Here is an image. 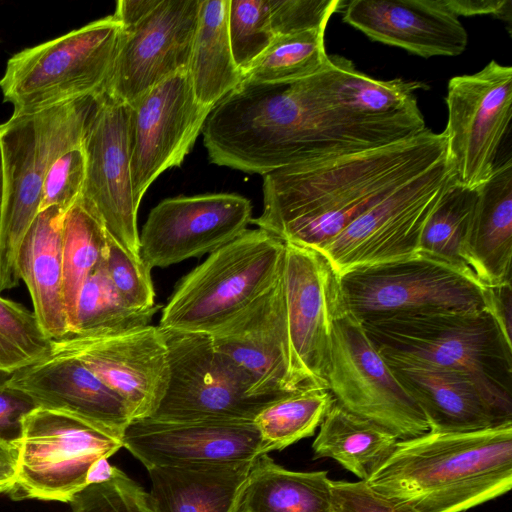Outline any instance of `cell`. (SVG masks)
<instances>
[{
	"label": "cell",
	"mask_w": 512,
	"mask_h": 512,
	"mask_svg": "<svg viewBox=\"0 0 512 512\" xmlns=\"http://www.w3.org/2000/svg\"><path fill=\"white\" fill-rule=\"evenodd\" d=\"M446 158L443 132L314 159L263 175V212L251 223L319 251L397 188Z\"/></svg>",
	"instance_id": "obj_1"
},
{
	"label": "cell",
	"mask_w": 512,
	"mask_h": 512,
	"mask_svg": "<svg viewBox=\"0 0 512 512\" xmlns=\"http://www.w3.org/2000/svg\"><path fill=\"white\" fill-rule=\"evenodd\" d=\"M411 512H465L512 486V422L398 440L365 481Z\"/></svg>",
	"instance_id": "obj_2"
},
{
	"label": "cell",
	"mask_w": 512,
	"mask_h": 512,
	"mask_svg": "<svg viewBox=\"0 0 512 512\" xmlns=\"http://www.w3.org/2000/svg\"><path fill=\"white\" fill-rule=\"evenodd\" d=\"M361 323L382 356L465 373L512 416V342L486 309L402 312Z\"/></svg>",
	"instance_id": "obj_3"
},
{
	"label": "cell",
	"mask_w": 512,
	"mask_h": 512,
	"mask_svg": "<svg viewBox=\"0 0 512 512\" xmlns=\"http://www.w3.org/2000/svg\"><path fill=\"white\" fill-rule=\"evenodd\" d=\"M95 97H84L0 124L5 197L0 225V292L18 286V252L40 212L52 162L82 143Z\"/></svg>",
	"instance_id": "obj_4"
},
{
	"label": "cell",
	"mask_w": 512,
	"mask_h": 512,
	"mask_svg": "<svg viewBox=\"0 0 512 512\" xmlns=\"http://www.w3.org/2000/svg\"><path fill=\"white\" fill-rule=\"evenodd\" d=\"M122 35L112 14L14 54L0 79L12 115L33 114L101 94L110 78Z\"/></svg>",
	"instance_id": "obj_5"
},
{
	"label": "cell",
	"mask_w": 512,
	"mask_h": 512,
	"mask_svg": "<svg viewBox=\"0 0 512 512\" xmlns=\"http://www.w3.org/2000/svg\"><path fill=\"white\" fill-rule=\"evenodd\" d=\"M284 251L285 243L269 232L245 230L180 280L158 326L212 332L274 284Z\"/></svg>",
	"instance_id": "obj_6"
},
{
	"label": "cell",
	"mask_w": 512,
	"mask_h": 512,
	"mask_svg": "<svg viewBox=\"0 0 512 512\" xmlns=\"http://www.w3.org/2000/svg\"><path fill=\"white\" fill-rule=\"evenodd\" d=\"M161 330L168 349L169 381L148 418L254 422L265 407L282 397L253 395L248 381L214 348L209 333Z\"/></svg>",
	"instance_id": "obj_7"
},
{
	"label": "cell",
	"mask_w": 512,
	"mask_h": 512,
	"mask_svg": "<svg viewBox=\"0 0 512 512\" xmlns=\"http://www.w3.org/2000/svg\"><path fill=\"white\" fill-rule=\"evenodd\" d=\"M339 280L346 309L361 322L430 309H485L484 285L472 272L421 252L351 269Z\"/></svg>",
	"instance_id": "obj_8"
},
{
	"label": "cell",
	"mask_w": 512,
	"mask_h": 512,
	"mask_svg": "<svg viewBox=\"0 0 512 512\" xmlns=\"http://www.w3.org/2000/svg\"><path fill=\"white\" fill-rule=\"evenodd\" d=\"M17 447L12 497L69 503L88 485L92 466L123 443L75 415L37 408L25 418Z\"/></svg>",
	"instance_id": "obj_9"
},
{
	"label": "cell",
	"mask_w": 512,
	"mask_h": 512,
	"mask_svg": "<svg viewBox=\"0 0 512 512\" xmlns=\"http://www.w3.org/2000/svg\"><path fill=\"white\" fill-rule=\"evenodd\" d=\"M327 385L337 404L398 440L429 432L421 408L347 309L334 321Z\"/></svg>",
	"instance_id": "obj_10"
},
{
	"label": "cell",
	"mask_w": 512,
	"mask_h": 512,
	"mask_svg": "<svg viewBox=\"0 0 512 512\" xmlns=\"http://www.w3.org/2000/svg\"><path fill=\"white\" fill-rule=\"evenodd\" d=\"M446 159L452 178L478 188L493 173L512 117V67L490 61L480 71L452 77L445 97Z\"/></svg>",
	"instance_id": "obj_11"
},
{
	"label": "cell",
	"mask_w": 512,
	"mask_h": 512,
	"mask_svg": "<svg viewBox=\"0 0 512 512\" xmlns=\"http://www.w3.org/2000/svg\"><path fill=\"white\" fill-rule=\"evenodd\" d=\"M451 178L445 158L364 212L319 252L338 275L418 253L424 225Z\"/></svg>",
	"instance_id": "obj_12"
},
{
	"label": "cell",
	"mask_w": 512,
	"mask_h": 512,
	"mask_svg": "<svg viewBox=\"0 0 512 512\" xmlns=\"http://www.w3.org/2000/svg\"><path fill=\"white\" fill-rule=\"evenodd\" d=\"M281 279L296 383L328 389L333 325L346 309L339 275L321 252L285 243Z\"/></svg>",
	"instance_id": "obj_13"
},
{
	"label": "cell",
	"mask_w": 512,
	"mask_h": 512,
	"mask_svg": "<svg viewBox=\"0 0 512 512\" xmlns=\"http://www.w3.org/2000/svg\"><path fill=\"white\" fill-rule=\"evenodd\" d=\"M130 105L106 92L94 98L82 138L86 158L81 198L108 234L141 261L137 211L132 190L129 137Z\"/></svg>",
	"instance_id": "obj_14"
},
{
	"label": "cell",
	"mask_w": 512,
	"mask_h": 512,
	"mask_svg": "<svg viewBox=\"0 0 512 512\" xmlns=\"http://www.w3.org/2000/svg\"><path fill=\"white\" fill-rule=\"evenodd\" d=\"M130 105V166L137 206L158 176L179 167L212 108L195 98L187 71L153 86Z\"/></svg>",
	"instance_id": "obj_15"
},
{
	"label": "cell",
	"mask_w": 512,
	"mask_h": 512,
	"mask_svg": "<svg viewBox=\"0 0 512 512\" xmlns=\"http://www.w3.org/2000/svg\"><path fill=\"white\" fill-rule=\"evenodd\" d=\"M202 0H152L122 35L103 92L131 104L153 86L187 71Z\"/></svg>",
	"instance_id": "obj_16"
},
{
	"label": "cell",
	"mask_w": 512,
	"mask_h": 512,
	"mask_svg": "<svg viewBox=\"0 0 512 512\" xmlns=\"http://www.w3.org/2000/svg\"><path fill=\"white\" fill-rule=\"evenodd\" d=\"M52 353L79 359L123 399L132 421L151 417L168 385V349L159 326L70 334L53 340Z\"/></svg>",
	"instance_id": "obj_17"
},
{
	"label": "cell",
	"mask_w": 512,
	"mask_h": 512,
	"mask_svg": "<svg viewBox=\"0 0 512 512\" xmlns=\"http://www.w3.org/2000/svg\"><path fill=\"white\" fill-rule=\"evenodd\" d=\"M250 201L235 193L177 196L158 203L139 233V254L150 270L211 254L251 223Z\"/></svg>",
	"instance_id": "obj_18"
},
{
	"label": "cell",
	"mask_w": 512,
	"mask_h": 512,
	"mask_svg": "<svg viewBox=\"0 0 512 512\" xmlns=\"http://www.w3.org/2000/svg\"><path fill=\"white\" fill-rule=\"evenodd\" d=\"M209 334L214 348L248 381L253 395L280 397L301 389L293 371L281 274L262 295Z\"/></svg>",
	"instance_id": "obj_19"
},
{
	"label": "cell",
	"mask_w": 512,
	"mask_h": 512,
	"mask_svg": "<svg viewBox=\"0 0 512 512\" xmlns=\"http://www.w3.org/2000/svg\"><path fill=\"white\" fill-rule=\"evenodd\" d=\"M123 448L146 469L255 460L267 454L254 422L133 420Z\"/></svg>",
	"instance_id": "obj_20"
},
{
	"label": "cell",
	"mask_w": 512,
	"mask_h": 512,
	"mask_svg": "<svg viewBox=\"0 0 512 512\" xmlns=\"http://www.w3.org/2000/svg\"><path fill=\"white\" fill-rule=\"evenodd\" d=\"M38 408L67 412L122 441L132 417L123 399L74 356L49 357L9 376Z\"/></svg>",
	"instance_id": "obj_21"
},
{
	"label": "cell",
	"mask_w": 512,
	"mask_h": 512,
	"mask_svg": "<svg viewBox=\"0 0 512 512\" xmlns=\"http://www.w3.org/2000/svg\"><path fill=\"white\" fill-rule=\"evenodd\" d=\"M343 21L374 41L425 58L460 55L468 41L440 0H353L345 2Z\"/></svg>",
	"instance_id": "obj_22"
},
{
	"label": "cell",
	"mask_w": 512,
	"mask_h": 512,
	"mask_svg": "<svg viewBox=\"0 0 512 512\" xmlns=\"http://www.w3.org/2000/svg\"><path fill=\"white\" fill-rule=\"evenodd\" d=\"M391 371L424 413L430 432H466L512 422L460 371L396 357H385Z\"/></svg>",
	"instance_id": "obj_23"
},
{
	"label": "cell",
	"mask_w": 512,
	"mask_h": 512,
	"mask_svg": "<svg viewBox=\"0 0 512 512\" xmlns=\"http://www.w3.org/2000/svg\"><path fill=\"white\" fill-rule=\"evenodd\" d=\"M65 213L58 207L40 211L22 240L17 260L19 277L28 288L33 312L52 340L70 334L61 250Z\"/></svg>",
	"instance_id": "obj_24"
},
{
	"label": "cell",
	"mask_w": 512,
	"mask_h": 512,
	"mask_svg": "<svg viewBox=\"0 0 512 512\" xmlns=\"http://www.w3.org/2000/svg\"><path fill=\"white\" fill-rule=\"evenodd\" d=\"M254 460L147 469L154 512H239Z\"/></svg>",
	"instance_id": "obj_25"
},
{
	"label": "cell",
	"mask_w": 512,
	"mask_h": 512,
	"mask_svg": "<svg viewBox=\"0 0 512 512\" xmlns=\"http://www.w3.org/2000/svg\"><path fill=\"white\" fill-rule=\"evenodd\" d=\"M464 260L483 285L511 281L512 160L501 161L478 187Z\"/></svg>",
	"instance_id": "obj_26"
},
{
	"label": "cell",
	"mask_w": 512,
	"mask_h": 512,
	"mask_svg": "<svg viewBox=\"0 0 512 512\" xmlns=\"http://www.w3.org/2000/svg\"><path fill=\"white\" fill-rule=\"evenodd\" d=\"M322 98L334 108L366 121H389L423 117L415 96L425 84L374 79L341 56H329L326 66L313 75Z\"/></svg>",
	"instance_id": "obj_27"
},
{
	"label": "cell",
	"mask_w": 512,
	"mask_h": 512,
	"mask_svg": "<svg viewBox=\"0 0 512 512\" xmlns=\"http://www.w3.org/2000/svg\"><path fill=\"white\" fill-rule=\"evenodd\" d=\"M229 0H202L187 68L196 100L213 108L242 81L228 34Z\"/></svg>",
	"instance_id": "obj_28"
},
{
	"label": "cell",
	"mask_w": 512,
	"mask_h": 512,
	"mask_svg": "<svg viewBox=\"0 0 512 512\" xmlns=\"http://www.w3.org/2000/svg\"><path fill=\"white\" fill-rule=\"evenodd\" d=\"M327 471L288 470L263 454L254 460L239 512H330Z\"/></svg>",
	"instance_id": "obj_29"
},
{
	"label": "cell",
	"mask_w": 512,
	"mask_h": 512,
	"mask_svg": "<svg viewBox=\"0 0 512 512\" xmlns=\"http://www.w3.org/2000/svg\"><path fill=\"white\" fill-rule=\"evenodd\" d=\"M398 439L335 401L312 444L314 458H331L366 481L391 455Z\"/></svg>",
	"instance_id": "obj_30"
},
{
	"label": "cell",
	"mask_w": 512,
	"mask_h": 512,
	"mask_svg": "<svg viewBox=\"0 0 512 512\" xmlns=\"http://www.w3.org/2000/svg\"><path fill=\"white\" fill-rule=\"evenodd\" d=\"M108 232L81 197L66 211L62 226L63 294L72 332L80 291L86 280L104 263Z\"/></svg>",
	"instance_id": "obj_31"
},
{
	"label": "cell",
	"mask_w": 512,
	"mask_h": 512,
	"mask_svg": "<svg viewBox=\"0 0 512 512\" xmlns=\"http://www.w3.org/2000/svg\"><path fill=\"white\" fill-rule=\"evenodd\" d=\"M325 30L323 27L275 37L243 73L241 83L282 85L315 75L329 59L324 43Z\"/></svg>",
	"instance_id": "obj_32"
},
{
	"label": "cell",
	"mask_w": 512,
	"mask_h": 512,
	"mask_svg": "<svg viewBox=\"0 0 512 512\" xmlns=\"http://www.w3.org/2000/svg\"><path fill=\"white\" fill-rule=\"evenodd\" d=\"M327 388L304 387L265 407L254 419L265 451L283 450L312 436L334 403Z\"/></svg>",
	"instance_id": "obj_33"
},
{
	"label": "cell",
	"mask_w": 512,
	"mask_h": 512,
	"mask_svg": "<svg viewBox=\"0 0 512 512\" xmlns=\"http://www.w3.org/2000/svg\"><path fill=\"white\" fill-rule=\"evenodd\" d=\"M477 198L478 188L464 186L451 178L424 225L418 252L472 272L463 250Z\"/></svg>",
	"instance_id": "obj_34"
},
{
	"label": "cell",
	"mask_w": 512,
	"mask_h": 512,
	"mask_svg": "<svg viewBox=\"0 0 512 512\" xmlns=\"http://www.w3.org/2000/svg\"><path fill=\"white\" fill-rule=\"evenodd\" d=\"M161 307L156 304L148 309H133L125 305L112 287L102 264L80 291L70 334L113 333L144 327L150 325Z\"/></svg>",
	"instance_id": "obj_35"
},
{
	"label": "cell",
	"mask_w": 512,
	"mask_h": 512,
	"mask_svg": "<svg viewBox=\"0 0 512 512\" xmlns=\"http://www.w3.org/2000/svg\"><path fill=\"white\" fill-rule=\"evenodd\" d=\"M53 352L33 310L0 296V373L11 375Z\"/></svg>",
	"instance_id": "obj_36"
},
{
	"label": "cell",
	"mask_w": 512,
	"mask_h": 512,
	"mask_svg": "<svg viewBox=\"0 0 512 512\" xmlns=\"http://www.w3.org/2000/svg\"><path fill=\"white\" fill-rule=\"evenodd\" d=\"M227 23L232 55L243 74L275 39L268 0H229Z\"/></svg>",
	"instance_id": "obj_37"
},
{
	"label": "cell",
	"mask_w": 512,
	"mask_h": 512,
	"mask_svg": "<svg viewBox=\"0 0 512 512\" xmlns=\"http://www.w3.org/2000/svg\"><path fill=\"white\" fill-rule=\"evenodd\" d=\"M69 505V512H154L149 493L119 468L108 481L87 485Z\"/></svg>",
	"instance_id": "obj_38"
},
{
	"label": "cell",
	"mask_w": 512,
	"mask_h": 512,
	"mask_svg": "<svg viewBox=\"0 0 512 512\" xmlns=\"http://www.w3.org/2000/svg\"><path fill=\"white\" fill-rule=\"evenodd\" d=\"M103 267L125 305L133 309H148L156 305L151 270L142 261L134 259L110 235Z\"/></svg>",
	"instance_id": "obj_39"
},
{
	"label": "cell",
	"mask_w": 512,
	"mask_h": 512,
	"mask_svg": "<svg viewBox=\"0 0 512 512\" xmlns=\"http://www.w3.org/2000/svg\"><path fill=\"white\" fill-rule=\"evenodd\" d=\"M85 172L86 158L82 143L59 155L45 176L40 211L58 207L66 212L82 195Z\"/></svg>",
	"instance_id": "obj_40"
},
{
	"label": "cell",
	"mask_w": 512,
	"mask_h": 512,
	"mask_svg": "<svg viewBox=\"0 0 512 512\" xmlns=\"http://www.w3.org/2000/svg\"><path fill=\"white\" fill-rule=\"evenodd\" d=\"M345 2L340 0H268L275 37L327 27L331 16Z\"/></svg>",
	"instance_id": "obj_41"
},
{
	"label": "cell",
	"mask_w": 512,
	"mask_h": 512,
	"mask_svg": "<svg viewBox=\"0 0 512 512\" xmlns=\"http://www.w3.org/2000/svg\"><path fill=\"white\" fill-rule=\"evenodd\" d=\"M330 512H411L371 489L365 481H331Z\"/></svg>",
	"instance_id": "obj_42"
},
{
	"label": "cell",
	"mask_w": 512,
	"mask_h": 512,
	"mask_svg": "<svg viewBox=\"0 0 512 512\" xmlns=\"http://www.w3.org/2000/svg\"><path fill=\"white\" fill-rule=\"evenodd\" d=\"M9 376L0 373V441L17 445L25 418L38 406L29 394L9 383Z\"/></svg>",
	"instance_id": "obj_43"
},
{
	"label": "cell",
	"mask_w": 512,
	"mask_h": 512,
	"mask_svg": "<svg viewBox=\"0 0 512 512\" xmlns=\"http://www.w3.org/2000/svg\"><path fill=\"white\" fill-rule=\"evenodd\" d=\"M484 308L499 325L506 339L512 342V286L511 281L484 285Z\"/></svg>",
	"instance_id": "obj_44"
},
{
	"label": "cell",
	"mask_w": 512,
	"mask_h": 512,
	"mask_svg": "<svg viewBox=\"0 0 512 512\" xmlns=\"http://www.w3.org/2000/svg\"><path fill=\"white\" fill-rule=\"evenodd\" d=\"M440 3L456 17L493 15L511 26V0H440Z\"/></svg>",
	"instance_id": "obj_45"
},
{
	"label": "cell",
	"mask_w": 512,
	"mask_h": 512,
	"mask_svg": "<svg viewBox=\"0 0 512 512\" xmlns=\"http://www.w3.org/2000/svg\"><path fill=\"white\" fill-rule=\"evenodd\" d=\"M17 445L0 441V493L11 492L17 478Z\"/></svg>",
	"instance_id": "obj_46"
},
{
	"label": "cell",
	"mask_w": 512,
	"mask_h": 512,
	"mask_svg": "<svg viewBox=\"0 0 512 512\" xmlns=\"http://www.w3.org/2000/svg\"><path fill=\"white\" fill-rule=\"evenodd\" d=\"M117 467L108 462V458L98 460L90 469L87 477V484L103 483L111 479Z\"/></svg>",
	"instance_id": "obj_47"
},
{
	"label": "cell",
	"mask_w": 512,
	"mask_h": 512,
	"mask_svg": "<svg viewBox=\"0 0 512 512\" xmlns=\"http://www.w3.org/2000/svg\"><path fill=\"white\" fill-rule=\"evenodd\" d=\"M4 197H5V178H4L3 157H2V151H1V146H0V225H1V219H2Z\"/></svg>",
	"instance_id": "obj_48"
}]
</instances>
